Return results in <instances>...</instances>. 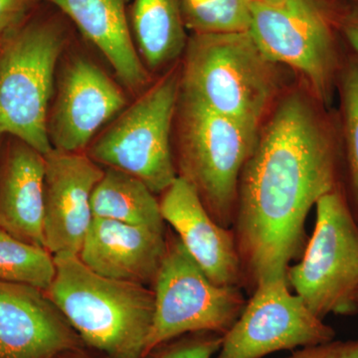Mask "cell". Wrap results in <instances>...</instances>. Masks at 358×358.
I'll return each mask as SVG.
<instances>
[{
    "instance_id": "7402d4cb",
    "label": "cell",
    "mask_w": 358,
    "mask_h": 358,
    "mask_svg": "<svg viewBox=\"0 0 358 358\" xmlns=\"http://www.w3.org/2000/svg\"><path fill=\"white\" fill-rule=\"evenodd\" d=\"M250 0H179L186 28L193 34L247 31Z\"/></svg>"
},
{
    "instance_id": "484cf974",
    "label": "cell",
    "mask_w": 358,
    "mask_h": 358,
    "mask_svg": "<svg viewBox=\"0 0 358 358\" xmlns=\"http://www.w3.org/2000/svg\"><path fill=\"white\" fill-rule=\"evenodd\" d=\"M33 0H0V41L22 24Z\"/></svg>"
},
{
    "instance_id": "52a82bcc",
    "label": "cell",
    "mask_w": 358,
    "mask_h": 358,
    "mask_svg": "<svg viewBox=\"0 0 358 358\" xmlns=\"http://www.w3.org/2000/svg\"><path fill=\"white\" fill-rule=\"evenodd\" d=\"M315 225L287 279L320 319L358 313V224L339 186L315 204Z\"/></svg>"
},
{
    "instance_id": "4fadbf2b",
    "label": "cell",
    "mask_w": 358,
    "mask_h": 358,
    "mask_svg": "<svg viewBox=\"0 0 358 358\" xmlns=\"http://www.w3.org/2000/svg\"><path fill=\"white\" fill-rule=\"evenodd\" d=\"M126 103L122 90L103 71L86 59H76L66 68L48 119L52 148L83 152L96 131Z\"/></svg>"
},
{
    "instance_id": "5bb4252c",
    "label": "cell",
    "mask_w": 358,
    "mask_h": 358,
    "mask_svg": "<svg viewBox=\"0 0 358 358\" xmlns=\"http://www.w3.org/2000/svg\"><path fill=\"white\" fill-rule=\"evenodd\" d=\"M159 205L164 222L171 226L207 277L219 286L244 289L234 232L212 218L194 187L178 176L162 193Z\"/></svg>"
},
{
    "instance_id": "603a6c76",
    "label": "cell",
    "mask_w": 358,
    "mask_h": 358,
    "mask_svg": "<svg viewBox=\"0 0 358 358\" xmlns=\"http://www.w3.org/2000/svg\"><path fill=\"white\" fill-rule=\"evenodd\" d=\"M223 336L209 331L183 334L154 348L145 358H213Z\"/></svg>"
},
{
    "instance_id": "e0dca14e",
    "label": "cell",
    "mask_w": 358,
    "mask_h": 358,
    "mask_svg": "<svg viewBox=\"0 0 358 358\" xmlns=\"http://www.w3.org/2000/svg\"><path fill=\"white\" fill-rule=\"evenodd\" d=\"M57 6L96 45L122 83L140 90L148 73L136 52L124 0H44Z\"/></svg>"
},
{
    "instance_id": "3957f363",
    "label": "cell",
    "mask_w": 358,
    "mask_h": 358,
    "mask_svg": "<svg viewBox=\"0 0 358 358\" xmlns=\"http://www.w3.org/2000/svg\"><path fill=\"white\" fill-rule=\"evenodd\" d=\"M185 50L180 91L218 114L260 128L279 77L249 30L193 34Z\"/></svg>"
},
{
    "instance_id": "4316f807",
    "label": "cell",
    "mask_w": 358,
    "mask_h": 358,
    "mask_svg": "<svg viewBox=\"0 0 358 358\" xmlns=\"http://www.w3.org/2000/svg\"><path fill=\"white\" fill-rule=\"evenodd\" d=\"M58 358H113L103 353L90 350L88 348H80V350H71L63 353Z\"/></svg>"
},
{
    "instance_id": "4dcf8cb0",
    "label": "cell",
    "mask_w": 358,
    "mask_h": 358,
    "mask_svg": "<svg viewBox=\"0 0 358 358\" xmlns=\"http://www.w3.org/2000/svg\"><path fill=\"white\" fill-rule=\"evenodd\" d=\"M357 1H358V0H357Z\"/></svg>"
},
{
    "instance_id": "f1b7e54d",
    "label": "cell",
    "mask_w": 358,
    "mask_h": 358,
    "mask_svg": "<svg viewBox=\"0 0 358 358\" xmlns=\"http://www.w3.org/2000/svg\"><path fill=\"white\" fill-rule=\"evenodd\" d=\"M2 136L1 134H0V155H1V150H2Z\"/></svg>"
},
{
    "instance_id": "8992f818",
    "label": "cell",
    "mask_w": 358,
    "mask_h": 358,
    "mask_svg": "<svg viewBox=\"0 0 358 358\" xmlns=\"http://www.w3.org/2000/svg\"><path fill=\"white\" fill-rule=\"evenodd\" d=\"M64 42L62 29L47 21L22 23L0 41V134L42 155L53 150L48 106Z\"/></svg>"
},
{
    "instance_id": "7c38bea8",
    "label": "cell",
    "mask_w": 358,
    "mask_h": 358,
    "mask_svg": "<svg viewBox=\"0 0 358 358\" xmlns=\"http://www.w3.org/2000/svg\"><path fill=\"white\" fill-rule=\"evenodd\" d=\"M84 348L46 292L0 282V358H58Z\"/></svg>"
},
{
    "instance_id": "6da1fadb",
    "label": "cell",
    "mask_w": 358,
    "mask_h": 358,
    "mask_svg": "<svg viewBox=\"0 0 358 358\" xmlns=\"http://www.w3.org/2000/svg\"><path fill=\"white\" fill-rule=\"evenodd\" d=\"M339 174L338 115L308 91L280 99L238 183L232 230L249 294L301 258L308 212Z\"/></svg>"
},
{
    "instance_id": "ba28073f",
    "label": "cell",
    "mask_w": 358,
    "mask_h": 358,
    "mask_svg": "<svg viewBox=\"0 0 358 358\" xmlns=\"http://www.w3.org/2000/svg\"><path fill=\"white\" fill-rule=\"evenodd\" d=\"M166 238V255L152 287L155 315L145 357L183 334L209 331L224 336L247 303L243 289L212 282L173 229Z\"/></svg>"
},
{
    "instance_id": "8fae6325",
    "label": "cell",
    "mask_w": 358,
    "mask_h": 358,
    "mask_svg": "<svg viewBox=\"0 0 358 358\" xmlns=\"http://www.w3.org/2000/svg\"><path fill=\"white\" fill-rule=\"evenodd\" d=\"M45 248L53 256L79 255L93 220L92 193L105 169L82 152L44 155Z\"/></svg>"
},
{
    "instance_id": "9a60e30c",
    "label": "cell",
    "mask_w": 358,
    "mask_h": 358,
    "mask_svg": "<svg viewBox=\"0 0 358 358\" xmlns=\"http://www.w3.org/2000/svg\"><path fill=\"white\" fill-rule=\"evenodd\" d=\"M166 229L93 218L80 260L94 272L152 287L166 255Z\"/></svg>"
},
{
    "instance_id": "ffe728a7",
    "label": "cell",
    "mask_w": 358,
    "mask_h": 358,
    "mask_svg": "<svg viewBox=\"0 0 358 358\" xmlns=\"http://www.w3.org/2000/svg\"><path fill=\"white\" fill-rule=\"evenodd\" d=\"M338 115L341 174L339 188L358 224V58L346 53L339 75Z\"/></svg>"
},
{
    "instance_id": "f546056e",
    "label": "cell",
    "mask_w": 358,
    "mask_h": 358,
    "mask_svg": "<svg viewBox=\"0 0 358 358\" xmlns=\"http://www.w3.org/2000/svg\"><path fill=\"white\" fill-rule=\"evenodd\" d=\"M355 305H357V310H358V291L357 293V296H355Z\"/></svg>"
},
{
    "instance_id": "7a4b0ae2",
    "label": "cell",
    "mask_w": 358,
    "mask_h": 358,
    "mask_svg": "<svg viewBox=\"0 0 358 358\" xmlns=\"http://www.w3.org/2000/svg\"><path fill=\"white\" fill-rule=\"evenodd\" d=\"M46 293L90 350L143 358L155 315L154 289L94 272L76 255L54 256Z\"/></svg>"
},
{
    "instance_id": "44dd1931",
    "label": "cell",
    "mask_w": 358,
    "mask_h": 358,
    "mask_svg": "<svg viewBox=\"0 0 358 358\" xmlns=\"http://www.w3.org/2000/svg\"><path fill=\"white\" fill-rule=\"evenodd\" d=\"M54 256L0 228V282L28 285L46 292L55 278Z\"/></svg>"
},
{
    "instance_id": "d4e9b609",
    "label": "cell",
    "mask_w": 358,
    "mask_h": 358,
    "mask_svg": "<svg viewBox=\"0 0 358 358\" xmlns=\"http://www.w3.org/2000/svg\"><path fill=\"white\" fill-rule=\"evenodd\" d=\"M352 1L345 8H333L334 20L341 41L358 58V1Z\"/></svg>"
},
{
    "instance_id": "9c48e42d",
    "label": "cell",
    "mask_w": 358,
    "mask_h": 358,
    "mask_svg": "<svg viewBox=\"0 0 358 358\" xmlns=\"http://www.w3.org/2000/svg\"><path fill=\"white\" fill-rule=\"evenodd\" d=\"M179 94L180 79L171 72L96 138L89 157L136 176L155 195L162 194L178 178L171 138Z\"/></svg>"
},
{
    "instance_id": "277c9868",
    "label": "cell",
    "mask_w": 358,
    "mask_h": 358,
    "mask_svg": "<svg viewBox=\"0 0 358 358\" xmlns=\"http://www.w3.org/2000/svg\"><path fill=\"white\" fill-rule=\"evenodd\" d=\"M178 110V176L194 187L216 222L232 228L240 174L260 128L218 114L181 91Z\"/></svg>"
},
{
    "instance_id": "ac0fdd59",
    "label": "cell",
    "mask_w": 358,
    "mask_h": 358,
    "mask_svg": "<svg viewBox=\"0 0 358 358\" xmlns=\"http://www.w3.org/2000/svg\"><path fill=\"white\" fill-rule=\"evenodd\" d=\"M131 26L138 50L152 69L185 50L188 39L179 0H134Z\"/></svg>"
},
{
    "instance_id": "83f0119b",
    "label": "cell",
    "mask_w": 358,
    "mask_h": 358,
    "mask_svg": "<svg viewBox=\"0 0 358 358\" xmlns=\"http://www.w3.org/2000/svg\"><path fill=\"white\" fill-rule=\"evenodd\" d=\"M255 1L263 2V3H278V2H281L282 0H255Z\"/></svg>"
},
{
    "instance_id": "30bf717a",
    "label": "cell",
    "mask_w": 358,
    "mask_h": 358,
    "mask_svg": "<svg viewBox=\"0 0 358 358\" xmlns=\"http://www.w3.org/2000/svg\"><path fill=\"white\" fill-rule=\"evenodd\" d=\"M334 338L333 327L291 293L287 275H282L257 285L214 358H263Z\"/></svg>"
},
{
    "instance_id": "2e32d148",
    "label": "cell",
    "mask_w": 358,
    "mask_h": 358,
    "mask_svg": "<svg viewBox=\"0 0 358 358\" xmlns=\"http://www.w3.org/2000/svg\"><path fill=\"white\" fill-rule=\"evenodd\" d=\"M45 157L10 136L0 155V228L21 241L44 247Z\"/></svg>"
},
{
    "instance_id": "5b68a950",
    "label": "cell",
    "mask_w": 358,
    "mask_h": 358,
    "mask_svg": "<svg viewBox=\"0 0 358 358\" xmlns=\"http://www.w3.org/2000/svg\"><path fill=\"white\" fill-rule=\"evenodd\" d=\"M249 4V32L263 55L296 71L308 91L331 107L346 55L331 6L320 0Z\"/></svg>"
},
{
    "instance_id": "d6986e66",
    "label": "cell",
    "mask_w": 358,
    "mask_h": 358,
    "mask_svg": "<svg viewBox=\"0 0 358 358\" xmlns=\"http://www.w3.org/2000/svg\"><path fill=\"white\" fill-rule=\"evenodd\" d=\"M91 209L94 218L166 229L155 193L141 179L113 167H106L92 193Z\"/></svg>"
},
{
    "instance_id": "cb8c5ba5",
    "label": "cell",
    "mask_w": 358,
    "mask_h": 358,
    "mask_svg": "<svg viewBox=\"0 0 358 358\" xmlns=\"http://www.w3.org/2000/svg\"><path fill=\"white\" fill-rule=\"evenodd\" d=\"M286 358H358V339L333 341L294 350Z\"/></svg>"
}]
</instances>
